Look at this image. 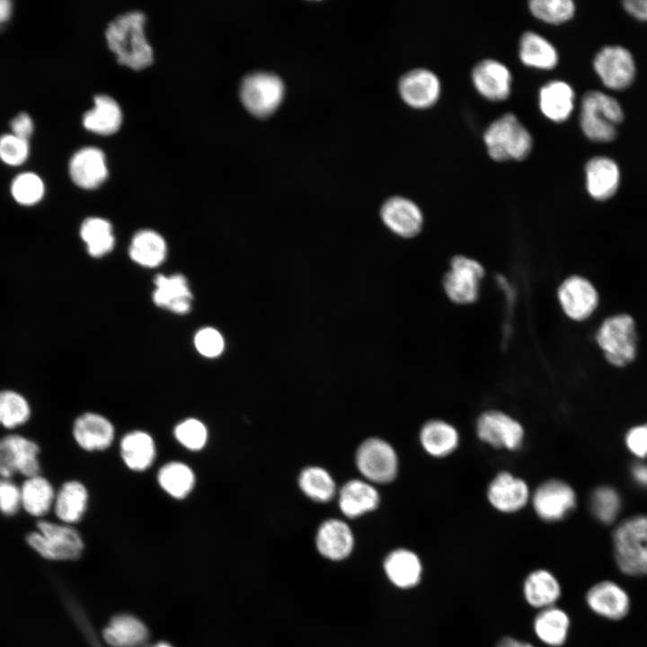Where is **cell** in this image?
<instances>
[{
	"mask_svg": "<svg viewBox=\"0 0 647 647\" xmlns=\"http://www.w3.org/2000/svg\"><path fill=\"white\" fill-rule=\"evenodd\" d=\"M575 93L572 86L561 80L551 81L539 91V107L550 120L563 122L574 109Z\"/></svg>",
	"mask_w": 647,
	"mask_h": 647,
	"instance_id": "cell-25",
	"label": "cell"
},
{
	"mask_svg": "<svg viewBox=\"0 0 647 647\" xmlns=\"http://www.w3.org/2000/svg\"><path fill=\"white\" fill-rule=\"evenodd\" d=\"M13 12V3L10 0H0V29L6 23Z\"/></svg>",
	"mask_w": 647,
	"mask_h": 647,
	"instance_id": "cell-53",
	"label": "cell"
},
{
	"mask_svg": "<svg viewBox=\"0 0 647 647\" xmlns=\"http://www.w3.org/2000/svg\"><path fill=\"white\" fill-rule=\"evenodd\" d=\"M594 70L601 83L613 91L630 87L636 76V64L632 53L625 47L608 45L596 54Z\"/></svg>",
	"mask_w": 647,
	"mask_h": 647,
	"instance_id": "cell-9",
	"label": "cell"
},
{
	"mask_svg": "<svg viewBox=\"0 0 647 647\" xmlns=\"http://www.w3.org/2000/svg\"><path fill=\"white\" fill-rule=\"evenodd\" d=\"M487 498L492 506L503 513L523 509L530 498L527 483L509 472L499 473L490 483Z\"/></svg>",
	"mask_w": 647,
	"mask_h": 647,
	"instance_id": "cell-16",
	"label": "cell"
},
{
	"mask_svg": "<svg viewBox=\"0 0 647 647\" xmlns=\"http://www.w3.org/2000/svg\"><path fill=\"white\" fill-rule=\"evenodd\" d=\"M483 141L488 155L495 161L525 159L531 152L532 136L512 113H506L486 129Z\"/></svg>",
	"mask_w": 647,
	"mask_h": 647,
	"instance_id": "cell-4",
	"label": "cell"
},
{
	"mask_svg": "<svg viewBox=\"0 0 647 647\" xmlns=\"http://www.w3.org/2000/svg\"><path fill=\"white\" fill-rule=\"evenodd\" d=\"M527 602L539 609L553 607L561 596V586L555 576L547 570L530 572L523 584Z\"/></svg>",
	"mask_w": 647,
	"mask_h": 647,
	"instance_id": "cell-30",
	"label": "cell"
},
{
	"mask_svg": "<svg viewBox=\"0 0 647 647\" xmlns=\"http://www.w3.org/2000/svg\"><path fill=\"white\" fill-rule=\"evenodd\" d=\"M149 647H172V646H171L170 644H168L167 643L161 642V643H155V644H153V645H151V646H149Z\"/></svg>",
	"mask_w": 647,
	"mask_h": 647,
	"instance_id": "cell-55",
	"label": "cell"
},
{
	"mask_svg": "<svg viewBox=\"0 0 647 647\" xmlns=\"http://www.w3.org/2000/svg\"><path fill=\"white\" fill-rule=\"evenodd\" d=\"M518 55L524 65L537 69H553L558 63V53L554 45L534 31L522 34Z\"/></svg>",
	"mask_w": 647,
	"mask_h": 647,
	"instance_id": "cell-32",
	"label": "cell"
},
{
	"mask_svg": "<svg viewBox=\"0 0 647 647\" xmlns=\"http://www.w3.org/2000/svg\"><path fill=\"white\" fill-rule=\"evenodd\" d=\"M145 15L138 11L117 16L106 29L109 47L120 63L143 68L153 61V49L144 32Z\"/></svg>",
	"mask_w": 647,
	"mask_h": 647,
	"instance_id": "cell-1",
	"label": "cell"
},
{
	"mask_svg": "<svg viewBox=\"0 0 647 647\" xmlns=\"http://www.w3.org/2000/svg\"><path fill=\"white\" fill-rule=\"evenodd\" d=\"M10 190L17 203L22 206H32L43 198L45 186L38 174L32 172H24L13 178Z\"/></svg>",
	"mask_w": 647,
	"mask_h": 647,
	"instance_id": "cell-42",
	"label": "cell"
},
{
	"mask_svg": "<svg viewBox=\"0 0 647 647\" xmlns=\"http://www.w3.org/2000/svg\"><path fill=\"white\" fill-rule=\"evenodd\" d=\"M624 118L620 102L607 93L591 90L581 98L580 126L584 136L592 142H612Z\"/></svg>",
	"mask_w": 647,
	"mask_h": 647,
	"instance_id": "cell-2",
	"label": "cell"
},
{
	"mask_svg": "<svg viewBox=\"0 0 647 647\" xmlns=\"http://www.w3.org/2000/svg\"><path fill=\"white\" fill-rule=\"evenodd\" d=\"M472 81L477 92L490 101H504L511 92L510 71L495 59L477 63L472 71Z\"/></svg>",
	"mask_w": 647,
	"mask_h": 647,
	"instance_id": "cell-18",
	"label": "cell"
},
{
	"mask_svg": "<svg viewBox=\"0 0 647 647\" xmlns=\"http://www.w3.org/2000/svg\"><path fill=\"white\" fill-rule=\"evenodd\" d=\"M129 255L134 261L142 266L155 267L165 258L166 244L156 232L141 230L131 241Z\"/></svg>",
	"mask_w": 647,
	"mask_h": 647,
	"instance_id": "cell-38",
	"label": "cell"
},
{
	"mask_svg": "<svg viewBox=\"0 0 647 647\" xmlns=\"http://www.w3.org/2000/svg\"><path fill=\"white\" fill-rule=\"evenodd\" d=\"M420 441L423 449L431 456L445 457L458 447L459 434L450 423L442 420H432L421 428Z\"/></svg>",
	"mask_w": 647,
	"mask_h": 647,
	"instance_id": "cell-28",
	"label": "cell"
},
{
	"mask_svg": "<svg viewBox=\"0 0 647 647\" xmlns=\"http://www.w3.org/2000/svg\"><path fill=\"white\" fill-rule=\"evenodd\" d=\"M629 450L638 457L647 456V423L632 428L625 436Z\"/></svg>",
	"mask_w": 647,
	"mask_h": 647,
	"instance_id": "cell-49",
	"label": "cell"
},
{
	"mask_svg": "<svg viewBox=\"0 0 647 647\" xmlns=\"http://www.w3.org/2000/svg\"><path fill=\"white\" fill-rule=\"evenodd\" d=\"M496 647H534L532 644L512 637L502 638Z\"/></svg>",
	"mask_w": 647,
	"mask_h": 647,
	"instance_id": "cell-54",
	"label": "cell"
},
{
	"mask_svg": "<svg viewBox=\"0 0 647 647\" xmlns=\"http://www.w3.org/2000/svg\"><path fill=\"white\" fill-rule=\"evenodd\" d=\"M284 92L282 80L268 72L249 74L240 85L242 102L251 113L258 117L270 115L282 102Z\"/></svg>",
	"mask_w": 647,
	"mask_h": 647,
	"instance_id": "cell-7",
	"label": "cell"
},
{
	"mask_svg": "<svg viewBox=\"0 0 647 647\" xmlns=\"http://www.w3.org/2000/svg\"><path fill=\"white\" fill-rule=\"evenodd\" d=\"M30 144L12 133L0 136V160L10 166L24 164L30 155Z\"/></svg>",
	"mask_w": 647,
	"mask_h": 647,
	"instance_id": "cell-46",
	"label": "cell"
},
{
	"mask_svg": "<svg viewBox=\"0 0 647 647\" xmlns=\"http://www.w3.org/2000/svg\"><path fill=\"white\" fill-rule=\"evenodd\" d=\"M586 601L593 612L612 620L625 616L630 607L627 593L619 585L609 581L592 586L587 592Z\"/></svg>",
	"mask_w": 647,
	"mask_h": 647,
	"instance_id": "cell-21",
	"label": "cell"
},
{
	"mask_svg": "<svg viewBox=\"0 0 647 647\" xmlns=\"http://www.w3.org/2000/svg\"><path fill=\"white\" fill-rule=\"evenodd\" d=\"M154 302L161 307L176 314H185L191 308L192 295L187 279L181 274L166 277L157 275L155 279Z\"/></svg>",
	"mask_w": 647,
	"mask_h": 647,
	"instance_id": "cell-26",
	"label": "cell"
},
{
	"mask_svg": "<svg viewBox=\"0 0 647 647\" xmlns=\"http://www.w3.org/2000/svg\"><path fill=\"white\" fill-rule=\"evenodd\" d=\"M356 465L369 483H386L398 471V457L394 448L379 438L364 440L357 449Z\"/></svg>",
	"mask_w": 647,
	"mask_h": 647,
	"instance_id": "cell-8",
	"label": "cell"
},
{
	"mask_svg": "<svg viewBox=\"0 0 647 647\" xmlns=\"http://www.w3.org/2000/svg\"><path fill=\"white\" fill-rule=\"evenodd\" d=\"M533 627L542 643L551 647H559L567 639L570 618L563 609L553 606L540 610L535 617Z\"/></svg>",
	"mask_w": 647,
	"mask_h": 647,
	"instance_id": "cell-33",
	"label": "cell"
},
{
	"mask_svg": "<svg viewBox=\"0 0 647 647\" xmlns=\"http://www.w3.org/2000/svg\"><path fill=\"white\" fill-rule=\"evenodd\" d=\"M622 6L634 19L647 22V0H625Z\"/></svg>",
	"mask_w": 647,
	"mask_h": 647,
	"instance_id": "cell-51",
	"label": "cell"
},
{
	"mask_svg": "<svg viewBox=\"0 0 647 647\" xmlns=\"http://www.w3.org/2000/svg\"><path fill=\"white\" fill-rule=\"evenodd\" d=\"M301 491L316 502H327L336 492V485L332 475L320 466H308L302 470L298 477Z\"/></svg>",
	"mask_w": 647,
	"mask_h": 647,
	"instance_id": "cell-39",
	"label": "cell"
},
{
	"mask_svg": "<svg viewBox=\"0 0 647 647\" xmlns=\"http://www.w3.org/2000/svg\"><path fill=\"white\" fill-rule=\"evenodd\" d=\"M73 436L78 446L86 451L104 450L113 441L114 427L104 416L85 412L75 421Z\"/></svg>",
	"mask_w": 647,
	"mask_h": 647,
	"instance_id": "cell-20",
	"label": "cell"
},
{
	"mask_svg": "<svg viewBox=\"0 0 647 647\" xmlns=\"http://www.w3.org/2000/svg\"><path fill=\"white\" fill-rule=\"evenodd\" d=\"M194 344L197 350L207 358L217 357L222 353L225 346L222 335L209 327L203 328L196 333Z\"/></svg>",
	"mask_w": 647,
	"mask_h": 647,
	"instance_id": "cell-47",
	"label": "cell"
},
{
	"mask_svg": "<svg viewBox=\"0 0 647 647\" xmlns=\"http://www.w3.org/2000/svg\"><path fill=\"white\" fill-rule=\"evenodd\" d=\"M37 527L38 531L29 533L26 541L42 557L56 561L79 557L84 543L74 527L47 520H40Z\"/></svg>",
	"mask_w": 647,
	"mask_h": 647,
	"instance_id": "cell-6",
	"label": "cell"
},
{
	"mask_svg": "<svg viewBox=\"0 0 647 647\" xmlns=\"http://www.w3.org/2000/svg\"><path fill=\"white\" fill-rule=\"evenodd\" d=\"M88 503V492L78 481H68L58 490L54 510L57 517L66 524L78 522L84 515Z\"/></svg>",
	"mask_w": 647,
	"mask_h": 647,
	"instance_id": "cell-31",
	"label": "cell"
},
{
	"mask_svg": "<svg viewBox=\"0 0 647 647\" xmlns=\"http://www.w3.org/2000/svg\"><path fill=\"white\" fill-rule=\"evenodd\" d=\"M38 445L20 435L0 439V475L9 479L16 473L27 477L40 474Z\"/></svg>",
	"mask_w": 647,
	"mask_h": 647,
	"instance_id": "cell-11",
	"label": "cell"
},
{
	"mask_svg": "<svg viewBox=\"0 0 647 647\" xmlns=\"http://www.w3.org/2000/svg\"><path fill=\"white\" fill-rule=\"evenodd\" d=\"M192 469L182 462L173 461L163 465L157 474L160 487L171 497L186 498L195 485Z\"/></svg>",
	"mask_w": 647,
	"mask_h": 647,
	"instance_id": "cell-37",
	"label": "cell"
},
{
	"mask_svg": "<svg viewBox=\"0 0 647 647\" xmlns=\"http://www.w3.org/2000/svg\"><path fill=\"white\" fill-rule=\"evenodd\" d=\"M533 508L536 515L547 522L565 518L576 505V494L565 482L552 479L541 483L534 492Z\"/></svg>",
	"mask_w": 647,
	"mask_h": 647,
	"instance_id": "cell-13",
	"label": "cell"
},
{
	"mask_svg": "<svg viewBox=\"0 0 647 647\" xmlns=\"http://www.w3.org/2000/svg\"><path fill=\"white\" fill-rule=\"evenodd\" d=\"M634 480L643 487L647 488V465L643 463L634 464L632 467Z\"/></svg>",
	"mask_w": 647,
	"mask_h": 647,
	"instance_id": "cell-52",
	"label": "cell"
},
{
	"mask_svg": "<svg viewBox=\"0 0 647 647\" xmlns=\"http://www.w3.org/2000/svg\"><path fill=\"white\" fill-rule=\"evenodd\" d=\"M613 548L618 568L628 575H647V515L622 521L613 533Z\"/></svg>",
	"mask_w": 647,
	"mask_h": 647,
	"instance_id": "cell-3",
	"label": "cell"
},
{
	"mask_svg": "<svg viewBox=\"0 0 647 647\" xmlns=\"http://www.w3.org/2000/svg\"><path fill=\"white\" fill-rule=\"evenodd\" d=\"M69 174L73 182L82 188H94L108 175L102 151L87 146L76 151L69 161Z\"/></svg>",
	"mask_w": 647,
	"mask_h": 647,
	"instance_id": "cell-22",
	"label": "cell"
},
{
	"mask_svg": "<svg viewBox=\"0 0 647 647\" xmlns=\"http://www.w3.org/2000/svg\"><path fill=\"white\" fill-rule=\"evenodd\" d=\"M620 180L619 166L608 156H594L585 164L586 190L595 200L606 201L611 199L619 188Z\"/></svg>",
	"mask_w": 647,
	"mask_h": 647,
	"instance_id": "cell-17",
	"label": "cell"
},
{
	"mask_svg": "<svg viewBox=\"0 0 647 647\" xmlns=\"http://www.w3.org/2000/svg\"><path fill=\"white\" fill-rule=\"evenodd\" d=\"M398 87L402 99L416 109L434 105L439 98L441 88L439 77L425 68H416L404 74Z\"/></svg>",
	"mask_w": 647,
	"mask_h": 647,
	"instance_id": "cell-15",
	"label": "cell"
},
{
	"mask_svg": "<svg viewBox=\"0 0 647 647\" xmlns=\"http://www.w3.org/2000/svg\"><path fill=\"white\" fill-rule=\"evenodd\" d=\"M315 542L317 550L323 556L332 561H340L350 554L354 545V536L344 521L330 518L319 527Z\"/></svg>",
	"mask_w": 647,
	"mask_h": 647,
	"instance_id": "cell-23",
	"label": "cell"
},
{
	"mask_svg": "<svg viewBox=\"0 0 647 647\" xmlns=\"http://www.w3.org/2000/svg\"><path fill=\"white\" fill-rule=\"evenodd\" d=\"M31 415L27 400L12 390L0 391V424L13 429L25 423Z\"/></svg>",
	"mask_w": 647,
	"mask_h": 647,
	"instance_id": "cell-41",
	"label": "cell"
},
{
	"mask_svg": "<svg viewBox=\"0 0 647 647\" xmlns=\"http://www.w3.org/2000/svg\"><path fill=\"white\" fill-rule=\"evenodd\" d=\"M11 133L22 139L28 140L34 131V123L26 112H20L10 121Z\"/></svg>",
	"mask_w": 647,
	"mask_h": 647,
	"instance_id": "cell-50",
	"label": "cell"
},
{
	"mask_svg": "<svg viewBox=\"0 0 647 647\" xmlns=\"http://www.w3.org/2000/svg\"><path fill=\"white\" fill-rule=\"evenodd\" d=\"M476 433L483 442L511 451L518 449L525 438L522 425L500 411L483 412L477 420Z\"/></svg>",
	"mask_w": 647,
	"mask_h": 647,
	"instance_id": "cell-12",
	"label": "cell"
},
{
	"mask_svg": "<svg viewBox=\"0 0 647 647\" xmlns=\"http://www.w3.org/2000/svg\"><path fill=\"white\" fill-rule=\"evenodd\" d=\"M595 338L611 365L624 367L635 359L638 339L631 315L618 314L607 317L598 327Z\"/></svg>",
	"mask_w": 647,
	"mask_h": 647,
	"instance_id": "cell-5",
	"label": "cell"
},
{
	"mask_svg": "<svg viewBox=\"0 0 647 647\" xmlns=\"http://www.w3.org/2000/svg\"><path fill=\"white\" fill-rule=\"evenodd\" d=\"M557 296L564 314L574 321L588 319L598 305L596 288L589 279L579 275L564 279L558 288Z\"/></svg>",
	"mask_w": 647,
	"mask_h": 647,
	"instance_id": "cell-14",
	"label": "cell"
},
{
	"mask_svg": "<svg viewBox=\"0 0 647 647\" xmlns=\"http://www.w3.org/2000/svg\"><path fill=\"white\" fill-rule=\"evenodd\" d=\"M380 497L369 482L359 479L348 481L339 492V507L344 516L356 518L374 510Z\"/></svg>",
	"mask_w": 647,
	"mask_h": 647,
	"instance_id": "cell-24",
	"label": "cell"
},
{
	"mask_svg": "<svg viewBox=\"0 0 647 647\" xmlns=\"http://www.w3.org/2000/svg\"><path fill=\"white\" fill-rule=\"evenodd\" d=\"M483 275V267L474 259L455 256L451 260L450 270L443 279L446 295L456 304L474 302L479 296V283Z\"/></svg>",
	"mask_w": 647,
	"mask_h": 647,
	"instance_id": "cell-10",
	"label": "cell"
},
{
	"mask_svg": "<svg viewBox=\"0 0 647 647\" xmlns=\"http://www.w3.org/2000/svg\"><path fill=\"white\" fill-rule=\"evenodd\" d=\"M54 488L40 474L28 477L21 488V504L29 514L41 517L47 514L55 501Z\"/></svg>",
	"mask_w": 647,
	"mask_h": 647,
	"instance_id": "cell-36",
	"label": "cell"
},
{
	"mask_svg": "<svg viewBox=\"0 0 647 647\" xmlns=\"http://www.w3.org/2000/svg\"><path fill=\"white\" fill-rule=\"evenodd\" d=\"M80 235L87 244L88 253L93 257L108 253L114 246L111 226L103 218L85 219L81 226Z\"/></svg>",
	"mask_w": 647,
	"mask_h": 647,
	"instance_id": "cell-40",
	"label": "cell"
},
{
	"mask_svg": "<svg viewBox=\"0 0 647 647\" xmlns=\"http://www.w3.org/2000/svg\"><path fill=\"white\" fill-rule=\"evenodd\" d=\"M621 499L618 492L608 486L597 488L590 497V510L600 522L612 523L620 511Z\"/></svg>",
	"mask_w": 647,
	"mask_h": 647,
	"instance_id": "cell-44",
	"label": "cell"
},
{
	"mask_svg": "<svg viewBox=\"0 0 647 647\" xmlns=\"http://www.w3.org/2000/svg\"><path fill=\"white\" fill-rule=\"evenodd\" d=\"M21 505V489L9 479H0V511L7 516L14 515Z\"/></svg>",
	"mask_w": 647,
	"mask_h": 647,
	"instance_id": "cell-48",
	"label": "cell"
},
{
	"mask_svg": "<svg viewBox=\"0 0 647 647\" xmlns=\"http://www.w3.org/2000/svg\"><path fill=\"white\" fill-rule=\"evenodd\" d=\"M147 635L146 625L129 615L114 617L103 631L105 641L112 647H138L146 641Z\"/></svg>",
	"mask_w": 647,
	"mask_h": 647,
	"instance_id": "cell-34",
	"label": "cell"
},
{
	"mask_svg": "<svg viewBox=\"0 0 647 647\" xmlns=\"http://www.w3.org/2000/svg\"><path fill=\"white\" fill-rule=\"evenodd\" d=\"M122 113L117 102L105 94L94 98V106L83 117L84 127L100 134H111L121 124Z\"/></svg>",
	"mask_w": 647,
	"mask_h": 647,
	"instance_id": "cell-35",
	"label": "cell"
},
{
	"mask_svg": "<svg viewBox=\"0 0 647 647\" xmlns=\"http://www.w3.org/2000/svg\"><path fill=\"white\" fill-rule=\"evenodd\" d=\"M176 440L191 451L202 449L208 440V430L199 420L189 418L178 423L173 431Z\"/></svg>",
	"mask_w": 647,
	"mask_h": 647,
	"instance_id": "cell-45",
	"label": "cell"
},
{
	"mask_svg": "<svg viewBox=\"0 0 647 647\" xmlns=\"http://www.w3.org/2000/svg\"><path fill=\"white\" fill-rule=\"evenodd\" d=\"M384 223L402 237H413L422 228L423 216L412 200L395 196L388 199L381 208Z\"/></svg>",
	"mask_w": 647,
	"mask_h": 647,
	"instance_id": "cell-19",
	"label": "cell"
},
{
	"mask_svg": "<svg viewBox=\"0 0 647 647\" xmlns=\"http://www.w3.org/2000/svg\"><path fill=\"white\" fill-rule=\"evenodd\" d=\"M384 570L389 581L400 589L416 586L421 578L422 565L419 556L411 550L399 548L385 559Z\"/></svg>",
	"mask_w": 647,
	"mask_h": 647,
	"instance_id": "cell-27",
	"label": "cell"
},
{
	"mask_svg": "<svg viewBox=\"0 0 647 647\" xmlns=\"http://www.w3.org/2000/svg\"><path fill=\"white\" fill-rule=\"evenodd\" d=\"M528 7L535 17L552 24L568 22L575 13L572 0H532Z\"/></svg>",
	"mask_w": 647,
	"mask_h": 647,
	"instance_id": "cell-43",
	"label": "cell"
},
{
	"mask_svg": "<svg viewBox=\"0 0 647 647\" xmlns=\"http://www.w3.org/2000/svg\"><path fill=\"white\" fill-rule=\"evenodd\" d=\"M120 448L124 464L136 472L147 469L155 458V441L148 433L142 430L126 434L120 441Z\"/></svg>",
	"mask_w": 647,
	"mask_h": 647,
	"instance_id": "cell-29",
	"label": "cell"
}]
</instances>
